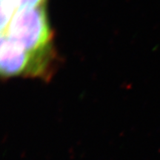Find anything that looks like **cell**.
<instances>
[{
  "label": "cell",
  "mask_w": 160,
  "mask_h": 160,
  "mask_svg": "<svg viewBox=\"0 0 160 160\" xmlns=\"http://www.w3.org/2000/svg\"><path fill=\"white\" fill-rule=\"evenodd\" d=\"M1 35L14 40L28 53L47 52L52 34L45 5L16 12Z\"/></svg>",
  "instance_id": "6da1fadb"
},
{
  "label": "cell",
  "mask_w": 160,
  "mask_h": 160,
  "mask_svg": "<svg viewBox=\"0 0 160 160\" xmlns=\"http://www.w3.org/2000/svg\"><path fill=\"white\" fill-rule=\"evenodd\" d=\"M45 53H31L17 42L1 35L0 68L2 76L12 77L24 74L39 76L45 72L48 58Z\"/></svg>",
  "instance_id": "7a4b0ae2"
},
{
  "label": "cell",
  "mask_w": 160,
  "mask_h": 160,
  "mask_svg": "<svg viewBox=\"0 0 160 160\" xmlns=\"http://www.w3.org/2000/svg\"><path fill=\"white\" fill-rule=\"evenodd\" d=\"M47 0H1V3L9 6L13 11L33 9L46 5Z\"/></svg>",
  "instance_id": "3957f363"
}]
</instances>
